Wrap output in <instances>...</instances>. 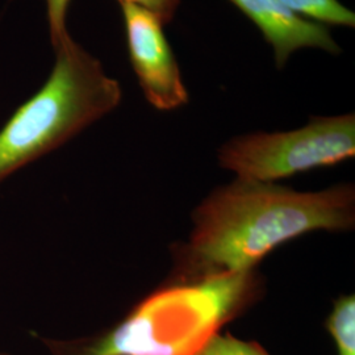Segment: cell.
<instances>
[{"label": "cell", "mask_w": 355, "mask_h": 355, "mask_svg": "<svg viewBox=\"0 0 355 355\" xmlns=\"http://www.w3.org/2000/svg\"><path fill=\"white\" fill-rule=\"evenodd\" d=\"M354 221L352 184L300 192L237 178L196 208L190 241L177 253L178 278L190 282L252 271L288 240L318 229L347 230Z\"/></svg>", "instance_id": "6da1fadb"}, {"label": "cell", "mask_w": 355, "mask_h": 355, "mask_svg": "<svg viewBox=\"0 0 355 355\" xmlns=\"http://www.w3.org/2000/svg\"><path fill=\"white\" fill-rule=\"evenodd\" d=\"M259 288L254 270L180 282L153 293L101 334L44 343L51 355H198L253 304Z\"/></svg>", "instance_id": "7a4b0ae2"}, {"label": "cell", "mask_w": 355, "mask_h": 355, "mask_svg": "<svg viewBox=\"0 0 355 355\" xmlns=\"http://www.w3.org/2000/svg\"><path fill=\"white\" fill-rule=\"evenodd\" d=\"M54 54L48 80L0 129V182L58 149L121 103L120 82L71 36Z\"/></svg>", "instance_id": "3957f363"}, {"label": "cell", "mask_w": 355, "mask_h": 355, "mask_svg": "<svg viewBox=\"0 0 355 355\" xmlns=\"http://www.w3.org/2000/svg\"><path fill=\"white\" fill-rule=\"evenodd\" d=\"M355 154L354 114L312 117L304 127L234 137L218 152L221 167L237 178L274 183Z\"/></svg>", "instance_id": "277c9868"}, {"label": "cell", "mask_w": 355, "mask_h": 355, "mask_svg": "<svg viewBox=\"0 0 355 355\" xmlns=\"http://www.w3.org/2000/svg\"><path fill=\"white\" fill-rule=\"evenodd\" d=\"M120 6L129 60L146 101L159 111H171L186 105L189 91L175 54L166 38L164 24L140 7Z\"/></svg>", "instance_id": "5b68a950"}, {"label": "cell", "mask_w": 355, "mask_h": 355, "mask_svg": "<svg viewBox=\"0 0 355 355\" xmlns=\"http://www.w3.org/2000/svg\"><path fill=\"white\" fill-rule=\"evenodd\" d=\"M258 26L274 53L277 69H283L295 51L313 48L333 55L341 46L328 26L306 20L290 11L279 0H229Z\"/></svg>", "instance_id": "8992f818"}, {"label": "cell", "mask_w": 355, "mask_h": 355, "mask_svg": "<svg viewBox=\"0 0 355 355\" xmlns=\"http://www.w3.org/2000/svg\"><path fill=\"white\" fill-rule=\"evenodd\" d=\"M292 11L306 20L322 26L354 28L355 13L340 0H279Z\"/></svg>", "instance_id": "52a82bcc"}, {"label": "cell", "mask_w": 355, "mask_h": 355, "mask_svg": "<svg viewBox=\"0 0 355 355\" xmlns=\"http://www.w3.org/2000/svg\"><path fill=\"white\" fill-rule=\"evenodd\" d=\"M327 328L336 341L338 355H355V297L353 295L336 300Z\"/></svg>", "instance_id": "ba28073f"}, {"label": "cell", "mask_w": 355, "mask_h": 355, "mask_svg": "<svg viewBox=\"0 0 355 355\" xmlns=\"http://www.w3.org/2000/svg\"><path fill=\"white\" fill-rule=\"evenodd\" d=\"M198 355H270L266 350L253 341H242L232 334L217 333L204 346Z\"/></svg>", "instance_id": "9c48e42d"}, {"label": "cell", "mask_w": 355, "mask_h": 355, "mask_svg": "<svg viewBox=\"0 0 355 355\" xmlns=\"http://www.w3.org/2000/svg\"><path fill=\"white\" fill-rule=\"evenodd\" d=\"M49 26L51 46L57 48L64 38L69 37L67 12L71 0H44Z\"/></svg>", "instance_id": "30bf717a"}, {"label": "cell", "mask_w": 355, "mask_h": 355, "mask_svg": "<svg viewBox=\"0 0 355 355\" xmlns=\"http://www.w3.org/2000/svg\"><path fill=\"white\" fill-rule=\"evenodd\" d=\"M120 4H132L154 15L164 26L170 24L180 6V0H117Z\"/></svg>", "instance_id": "8fae6325"}, {"label": "cell", "mask_w": 355, "mask_h": 355, "mask_svg": "<svg viewBox=\"0 0 355 355\" xmlns=\"http://www.w3.org/2000/svg\"><path fill=\"white\" fill-rule=\"evenodd\" d=\"M0 355H7V354H3V353H0Z\"/></svg>", "instance_id": "7c38bea8"}]
</instances>
